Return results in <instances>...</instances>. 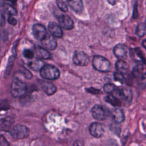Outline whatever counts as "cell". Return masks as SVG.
Masks as SVG:
<instances>
[{
  "label": "cell",
  "mask_w": 146,
  "mask_h": 146,
  "mask_svg": "<svg viewBox=\"0 0 146 146\" xmlns=\"http://www.w3.org/2000/svg\"><path fill=\"white\" fill-rule=\"evenodd\" d=\"M115 67L118 72H120L122 74L127 73L129 69V66L128 63L121 59H119L116 62Z\"/></svg>",
  "instance_id": "cell-16"
},
{
  "label": "cell",
  "mask_w": 146,
  "mask_h": 146,
  "mask_svg": "<svg viewBox=\"0 0 146 146\" xmlns=\"http://www.w3.org/2000/svg\"><path fill=\"white\" fill-rule=\"evenodd\" d=\"M48 29L51 35L56 38H61L63 36V31L60 25L56 23L50 22L48 25Z\"/></svg>",
  "instance_id": "cell-13"
},
{
  "label": "cell",
  "mask_w": 146,
  "mask_h": 146,
  "mask_svg": "<svg viewBox=\"0 0 146 146\" xmlns=\"http://www.w3.org/2000/svg\"><path fill=\"white\" fill-rule=\"evenodd\" d=\"M112 95L119 100H124L127 102H130L132 98L131 91L127 88H116Z\"/></svg>",
  "instance_id": "cell-7"
},
{
  "label": "cell",
  "mask_w": 146,
  "mask_h": 146,
  "mask_svg": "<svg viewBox=\"0 0 146 146\" xmlns=\"http://www.w3.org/2000/svg\"><path fill=\"white\" fill-rule=\"evenodd\" d=\"M40 76L46 79L55 80L59 78L60 72L54 66L51 64H44L40 70Z\"/></svg>",
  "instance_id": "cell-2"
},
{
  "label": "cell",
  "mask_w": 146,
  "mask_h": 146,
  "mask_svg": "<svg viewBox=\"0 0 146 146\" xmlns=\"http://www.w3.org/2000/svg\"><path fill=\"white\" fill-rule=\"evenodd\" d=\"M136 34L138 35L140 37H142L144 36L146 34V25L145 23H141L139 24L136 28L135 31Z\"/></svg>",
  "instance_id": "cell-23"
},
{
  "label": "cell",
  "mask_w": 146,
  "mask_h": 146,
  "mask_svg": "<svg viewBox=\"0 0 146 146\" xmlns=\"http://www.w3.org/2000/svg\"><path fill=\"white\" fill-rule=\"evenodd\" d=\"M23 55L24 57H25L27 59H31L34 57V52L33 51H31L30 49H25L23 51Z\"/></svg>",
  "instance_id": "cell-30"
},
{
  "label": "cell",
  "mask_w": 146,
  "mask_h": 146,
  "mask_svg": "<svg viewBox=\"0 0 146 146\" xmlns=\"http://www.w3.org/2000/svg\"><path fill=\"white\" fill-rule=\"evenodd\" d=\"M6 1H9V2L11 3H12V4H13V5H15V4H16V3H17V0H6Z\"/></svg>",
  "instance_id": "cell-39"
},
{
  "label": "cell",
  "mask_w": 146,
  "mask_h": 146,
  "mask_svg": "<svg viewBox=\"0 0 146 146\" xmlns=\"http://www.w3.org/2000/svg\"><path fill=\"white\" fill-rule=\"evenodd\" d=\"M74 146H82V143L79 140H76L74 143Z\"/></svg>",
  "instance_id": "cell-38"
},
{
  "label": "cell",
  "mask_w": 146,
  "mask_h": 146,
  "mask_svg": "<svg viewBox=\"0 0 146 146\" xmlns=\"http://www.w3.org/2000/svg\"><path fill=\"white\" fill-rule=\"evenodd\" d=\"M3 9L5 12L9 14L10 15H14L17 14V10L13 6L9 4H5L3 5Z\"/></svg>",
  "instance_id": "cell-25"
},
{
  "label": "cell",
  "mask_w": 146,
  "mask_h": 146,
  "mask_svg": "<svg viewBox=\"0 0 146 146\" xmlns=\"http://www.w3.org/2000/svg\"><path fill=\"white\" fill-rule=\"evenodd\" d=\"M0 146H9V142L6 140V139L2 135L1 136L0 138Z\"/></svg>",
  "instance_id": "cell-33"
},
{
  "label": "cell",
  "mask_w": 146,
  "mask_h": 146,
  "mask_svg": "<svg viewBox=\"0 0 146 146\" xmlns=\"http://www.w3.org/2000/svg\"><path fill=\"white\" fill-rule=\"evenodd\" d=\"M33 34L35 38L38 40H43L47 35L48 33L44 26L41 24L36 23L33 26Z\"/></svg>",
  "instance_id": "cell-8"
},
{
  "label": "cell",
  "mask_w": 146,
  "mask_h": 146,
  "mask_svg": "<svg viewBox=\"0 0 146 146\" xmlns=\"http://www.w3.org/2000/svg\"><path fill=\"white\" fill-rule=\"evenodd\" d=\"M7 21H8L9 23L11 25H13V26L17 24V21L16 19L14 18L12 15H10V16L9 17Z\"/></svg>",
  "instance_id": "cell-34"
},
{
  "label": "cell",
  "mask_w": 146,
  "mask_h": 146,
  "mask_svg": "<svg viewBox=\"0 0 146 146\" xmlns=\"http://www.w3.org/2000/svg\"><path fill=\"white\" fill-rule=\"evenodd\" d=\"M92 65L95 69L101 72H108L111 68L110 62L100 55H96L93 58Z\"/></svg>",
  "instance_id": "cell-3"
},
{
  "label": "cell",
  "mask_w": 146,
  "mask_h": 146,
  "mask_svg": "<svg viewBox=\"0 0 146 146\" xmlns=\"http://www.w3.org/2000/svg\"><path fill=\"white\" fill-rule=\"evenodd\" d=\"M139 16L138 12H137V5L136 4L134 6V9H133V18L134 19H136Z\"/></svg>",
  "instance_id": "cell-36"
},
{
  "label": "cell",
  "mask_w": 146,
  "mask_h": 146,
  "mask_svg": "<svg viewBox=\"0 0 146 146\" xmlns=\"http://www.w3.org/2000/svg\"><path fill=\"white\" fill-rule=\"evenodd\" d=\"M35 54L38 58L42 59H47L50 58V54L45 48L37 47L35 49Z\"/></svg>",
  "instance_id": "cell-17"
},
{
  "label": "cell",
  "mask_w": 146,
  "mask_h": 146,
  "mask_svg": "<svg viewBox=\"0 0 146 146\" xmlns=\"http://www.w3.org/2000/svg\"><path fill=\"white\" fill-rule=\"evenodd\" d=\"M131 55L133 58L139 60V62L144 61V57L143 56V55L140 50L138 48L132 50L131 51Z\"/></svg>",
  "instance_id": "cell-21"
},
{
  "label": "cell",
  "mask_w": 146,
  "mask_h": 146,
  "mask_svg": "<svg viewBox=\"0 0 146 146\" xmlns=\"http://www.w3.org/2000/svg\"><path fill=\"white\" fill-rule=\"evenodd\" d=\"M54 37V36L52 35L48 34V35L41 40V43L44 48L50 50H53L56 48L57 43Z\"/></svg>",
  "instance_id": "cell-11"
},
{
  "label": "cell",
  "mask_w": 146,
  "mask_h": 146,
  "mask_svg": "<svg viewBox=\"0 0 146 146\" xmlns=\"http://www.w3.org/2000/svg\"><path fill=\"white\" fill-rule=\"evenodd\" d=\"M5 24V19L2 14L1 15V25L2 26Z\"/></svg>",
  "instance_id": "cell-37"
},
{
  "label": "cell",
  "mask_w": 146,
  "mask_h": 146,
  "mask_svg": "<svg viewBox=\"0 0 146 146\" xmlns=\"http://www.w3.org/2000/svg\"><path fill=\"white\" fill-rule=\"evenodd\" d=\"M89 131L92 136L99 138L102 137L104 134V129L102 124L98 122H94L90 125Z\"/></svg>",
  "instance_id": "cell-9"
},
{
  "label": "cell",
  "mask_w": 146,
  "mask_h": 146,
  "mask_svg": "<svg viewBox=\"0 0 146 146\" xmlns=\"http://www.w3.org/2000/svg\"><path fill=\"white\" fill-rule=\"evenodd\" d=\"M58 22L61 27L65 30H71L74 27V22L68 15H61L58 17Z\"/></svg>",
  "instance_id": "cell-10"
},
{
  "label": "cell",
  "mask_w": 146,
  "mask_h": 146,
  "mask_svg": "<svg viewBox=\"0 0 146 146\" xmlns=\"http://www.w3.org/2000/svg\"><path fill=\"white\" fill-rule=\"evenodd\" d=\"M139 85L141 89L146 87V72L143 73L139 78Z\"/></svg>",
  "instance_id": "cell-27"
},
{
  "label": "cell",
  "mask_w": 146,
  "mask_h": 146,
  "mask_svg": "<svg viewBox=\"0 0 146 146\" xmlns=\"http://www.w3.org/2000/svg\"><path fill=\"white\" fill-rule=\"evenodd\" d=\"M91 113L94 119L98 120H105L108 115V111L102 106L96 104L94 106L92 110Z\"/></svg>",
  "instance_id": "cell-6"
},
{
  "label": "cell",
  "mask_w": 146,
  "mask_h": 146,
  "mask_svg": "<svg viewBox=\"0 0 146 146\" xmlns=\"http://www.w3.org/2000/svg\"><path fill=\"white\" fill-rule=\"evenodd\" d=\"M105 100L115 107H119L121 105L120 100L115 97L113 95H110L105 98Z\"/></svg>",
  "instance_id": "cell-22"
},
{
  "label": "cell",
  "mask_w": 146,
  "mask_h": 146,
  "mask_svg": "<svg viewBox=\"0 0 146 146\" xmlns=\"http://www.w3.org/2000/svg\"><path fill=\"white\" fill-rule=\"evenodd\" d=\"M112 117L113 120L116 123H121L124 120V115L123 111L119 108H115L112 112Z\"/></svg>",
  "instance_id": "cell-15"
},
{
  "label": "cell",
  "mask_w": 146,
  "mask_h": 146,
  "mask_svg": "<svg viewBox=\"0 0 146 146\" xmlns=\"http://www.w3.org/2000/svg\"><path fill=\"white\" fill-rule=\"evenodd\" d=\"M12 123V120L10 117H6L2 118L1 120V129L2 131H7L9 129Z\"/></svg>",
  "instance_id": "cell-20"
},
{
  "label": "cell",
  "mask_w": 146,
  "mask_h": 146,
  "mask_svg": "<svg viewBox=\"0 0 146 146\" xmlns=\"http://www.w3.org/2000/svg\"><path fill=\"white\" fill-rule=\"evenodd\" d=\"M103 89L106 93L111 94H112L116 88L114 84L112 83H107L104 86Z\"/></svg>",
  "instance_id": "cell-26"
},
{
  "label": "cell",
  "mask_w": 146,
  "mask_h": 146,
  "mask_svg": "<svg viewBox=\"0 0 146 146\" xmlns=\"http://www.w3.org/2000/svg\"><path fill=\"white\" fill-rule=\"evenodd\" d=\"M113 54L119 59L124 60L127 56V47L124 44H118L113 48Z\"/></svg>",
  "instance_id": "cell-12"
},
{
  "label": "cell",
  "mask_w": 146,
  "mask_h": 146,
  "mask_svg": "<svg viewBox=\"0 0 146 146\" xmlns=\"http://www.w3.org/2000/svg\"><path fill=\"white\" fill-rule=\"evenodd\" d=\"M108 3H110L111 5H114L115 3V0H108Z\"/></svg>",
  "instance_id": "cell-41"
},
{
  "label": "cell",
  "mask_w": 146,
  "mask_h": 146,
  "mask_svg": "<svg viewBox=\"0 0 146 146\" xmlns=\"http://www.w3.org/2000/svg\"><path fill=\"white\" fill-rule=\"evenodd\" d=\"M42 88L43 91L48 95L54 94L56 91V87L49 82L43 83L42 85Z\"/></svg>",
  "instance_id": "cell-18"
},
{
  "label": "cell",
  "mask_w": 146,
  "mask_h": 146,
  "mask_svg": "<svg viewBox=\"0 0 146 146\" xmlns=\"http://www.w3.org/2000/svg\"><path fill=\"white\" fill-rule=\"evenodd\" d=\"M69 7L75 13H81L83 9V5L82 0H66Z\"/></svg>",
  "instance_id": "cell-14"
},
{
  "label": "cell",
  "mask_w": 146,
  "mask_h": 146,
  "mask_svg": "<svg viewBox=\"0 0 146 146\" xmlns=\"http://www.w3.org/2000/svg\"><path fill=\"white\" fill-rule=\"evenodd\" d=\"M56 5L59 9L63 11V12H66L68 10V7L66 3L63 1V0H56Z\"/></svg>",
  "instance_id": "cell-28"
},
{
  "label": "cell",
  "mask_w": 146,
  "mask_h": 146,
  "mask_svg": "<svg viewBox=\"0 0 146 146\" xmlns=\"http://www.w3.org/2000/svg\"><path fill=\"white\" fill-rule=\"evenodd\" d=\"M113 78L116 81H117L121 83H124L125 80V78L123 75V74L120 72H115L113 74Z\"/></svg>",
  "instance_id": "cell-29"
},
{
  "label": "cell",
  "mask_w": 146,
  "mask_h": 146,
  "mask_svg": "<svg viewBox=\"0 0 146 146\" xmlns=\"http://www.w3.org/2000/svg\"><path fill=\"white\" fill-rule=\"evenodd\" d=\"M72 60L74 63L77 66H84L88 64L90 58L88 55L84 52L82 51H76L73 55Z\"/></svg>",
  "instance_id": "cell-5"
},
{
  "label": "cell",
  "mask_w": 146,
  "mask_h": 146,
  "mask_svg": "<svg viewBox=\"0 0 146 146\" xmlns=\"http://www.w3.org/2000/svg\"><path fill=\"white\" fill-rule=\"evenodd\" d=\"M29 67L34 71H40L41 68L44 66V63L40 60V59H35L31 61L29 64Z\"/></svg>",
  "instance_id": "cell-19"
},
{
  "label": "cell",
  "mask_w": 146,
  "mask_h": 146,
  "mask_svg": "<svg viewBox=\"0 0 146 146\" xmlns=\"http://www.w3.org/2000/svg\"><path fill=\"white\" fill-rule=\"evenodd\" d=\"M143 67L141 64H137L135 66L132 70V74L135 78H139L143 73Z\"/></svg>",
  "instance_id": "cell-24"
},
{
  "label": "cell",
  "mask_w": 146,
  "mask_h": 146,
  "mask_svg": "<svg viewBox=\"0 0 146 146\" xmlns=\"http://www.w3.org/2000/svg\"><path fill=\"white\" fill-rule=\"evenodd\" d=\"M20 72L23 74V75L27 79H30L32 77V75L30 71L26 70L25 68H23L22 70H20Z\"/></svg>",
  "instance_id": "cell-32"
},
{
  "label": "cell",
  "mask_w": 146,
  "mask_h": 146,
  "mask_svg": "<svg viewBox=\"0 0 146 146\" xmlns=\"http://www.w3.org/2000/svg\"><path fill=\"white\" fill-rule=\"evenodd\" d=\"M87 91L92 94H98L100 92V90H98V89L94 88H90L87 89Z\"/></svg>",
  "instance_id": "cell-35"
},
{
  "label": "cell",
  "mask_w": 146,
  "mask_h": 146,
  "mask_svg": "<svg viewBox=\"0 0 146 146\" xmlns=\"http://www.w3.org/2000/svg\"><path fill=\"white\" fill-rule=\"evenodd\" d=\"M14 61V58L13 56L10 57V59H9V63H8L6 70V72H5V75H6L10 74V72L11 69L12 68V66L13 64Z\"/></svg>",
  "instance_id": "cell-31"
},
{
  "label": "cell",
  "mask_w": 146,
  "mask_h": 146,
  "mask_svg": "<svg viewBox=\"0 0 146 146\" xmlns=\"http://www.w3.org/2000/svg\"><path fill=\"white\" fill-rule=\"evenodd\" d=\"M142 45H143V46L146 49V39L143 40V42H142Z\"/></svg>",
  "instance_id": "cell-40"
},
{
  "label": "cell",
  "mask_w": 146,
  "mask_h": 146,
  "mask_svg": "<svg viewBox=\"0 0 146 146\" xmlns=\"http://www.w3.org/2000/svg\"><path fill=\"white\" fill-rule=\"evenodd\" d=\"M10 91L12 95L15 98L22 96L27 91L26 83L20 79H14L11 83Z\"/></svg>",
  "instance_id": "cell-1"
},
{
  "label": "cell",
  "mask_w": 146,
  "mask_h": 146,
  "mask_svg": "<svg viewBox=\"0 0 146 146\" xmlns=\"http://www.w3.org/2000/svg\"><path fill=\"white\" fill-rule=\"evenodd\" d=\"M29 129L23 125L17 124L14 126L11 131L12 137L16 139H23L29 135Z\"/></svg>",
  "instance_id": "cell-4"
}]
</instances>
